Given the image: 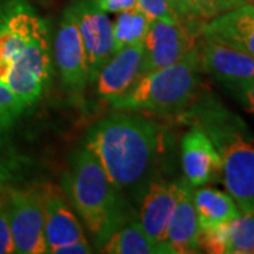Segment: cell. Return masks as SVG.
Segmentation results:
<instances>
[{"instance_id": "1", "label": "cell", "mask_w": 254, "mask_h": 254, "mask_svg": "<svg viewBox=\"0 0 254 254\" xmlns=\"http://www.w3.org/2000/svg\"><path fill=\"white\" fill-rule=\"evenodd\" d=\"M161 127L136 112L113 110L95 122L82 144L98 158L112 184L125 196L138 198L161 151Z\"/></svg>"}, {"instance_id": "2", "label": "cell", "mask_w": 254, "mask_h": 254, "mask_svg": "<svg viewBox=\"0 0 254 254\" xmlns=\"http://www.w3.org/2000/svg\"><path fill=\"white\" fill-rule=\"evenodd\" d=\"M188 118L210 137L222 160V182L242 215L254 212V137L237 115L215 96H198Z\"/></svg>"}, {"instance_id": "3", "label": "cell", "mask_w": 254, "mask_h": 254, "mask_svg": "<svg viewBox=\"0 0 254 254\" xmlns=\"http://www.w3.org/2000/svg\"><path fill=\"white\" fill-rule=\"evenodd\" d=\"M61 188L93 237L98 250L134 209L83 144L75 147L68 155Z\"/></svg>"}, {"instance_id": "4", "label": "cell", "mask_w": 254, "mask_h": 254, "mask_svg": "<svg viewBox=\"0 0 254 254\" xmlns=\"http://www.w3.org/2000/svg\"><path fill=\"white\" fill-rule=\"evenodd\" d=\"M200 73L195 46L181 61L141 75L110 106L113 110L136 113H184L200 95Z\"/></svg>"}, {"instance_id": "5", "label": "cell", "mask_w": 254, "mask_h": 254, "mask_svg": "<svg viewBox=\"0 0 254 254\" xmlns=\"http://www.w3.org/2000/svg\"><path fill=\"white\" fill-rule=\"evenodd\" d=\"M53 72L50 30L43 18L27 37L21 51L10 66L6 83L26 109L43 98Z\"/></svg>"}, {"instance_id": "6", "label": "cell", "mask_w": 254, "mask_h": 254, "mask_svg": "<svg viewBox=\"0 0 254 254\" xmlns=\"http://www.w3.org/2000/svg\"><path fill=\"white\" fill-rule=\"evenodd\" d=\"M199 31L182 18H155L143 43L141 75L181 61L196 46Z\"/></svg>"}, {"instance_id": "7", "label": "cell", "mask_w": 254, "mask_h": 254, "mask_svg": "<svg viewBox=\"0 0 254 254\" xmlns=\"http://www.w3.org/2000/svg\"><path fill=\"white\" fill-rule=\"evenodd\" d=\"M4 202L16 253H47L41 190L11 188L6 192Z\"/></svg>"}, {"instance_id": "8", "label": "cell", "mask_w": 254, "mask_h": 254, "mask_svg": "<svg viewBox=\"0 0 254 254\" xmlns=\"http://www.w3.org/2000/svg\"><path fill=\"white\" fill-rule=\"evenodd\" d=\"M53 57L64 89L72 99H83V95L89 86V72L85 48L71 4L65 7L60 20Z\"/></svg>"}, {"instance_id": "9", "label": "cell", "mask_w": 254, "mask_h": 254, "mask_svg": "<svg viewBox=\"0 0 254 254\" xmlns=\"http://www.w3.org/2000/svg\"><path fill=\"white\" fill-rule=\"evenodd\" d=\"M76 26L81 34L86 64L89 72V85L95 81L102 66L115 54L113 26L108 13L95 4L93 0H71Z\"/></svg>"}, {"instance_id": "10", "label": "cell", "mask_w": 254, "mask_h": 254, "mask_svg": "<svg viewBox=\"0 0 254 254\" xmlns=\"http://www.w3.org/2000/svg\"><path fill=\"white\" fill-rule=\"evenodd\" d=\"M196 54L200 71L227 91L254 78V57L245 51L199 36Z\"/></svg>"}, {"instance_id": "11", "label": "cell", "mask_w": 254, "mask_h": 254, "mask_svg": "<svg viewBox=\"0 0 254 254\" xmlns=\"http://www.w3.org/2000/svg\"><path fill=\"white\" fill-rule=\"evenodd\" d=\"M44 209V239L47 253L54 254L57 249L85 240L81 222L76 212L65 196L63 188L46 184L41 188Z\"/></svg>"}, {"instance_id": "12", "label": "cell", "mask_w": 254, "mask_h": 254, "mask_svg": "<svg viewBox=\"0 0 254 254\" xmlns=\"http://www.w3.org/2000/svg\"><path fill=\"white\" fill-rule=\"evenodd\" d=\"M138 220L163 254H170L167 247V227L177 200V182L151 178L138 195Z\"/></svg>"}, {"instance_id": "13", "label": "cell", "mask_w": 254, "mask_h": 254, "mask_svg": "<svg viewBox=\"0 0 254 254\" xmlns=\"http://www.w3.org/2000/svg\"><path fill=\"white\" fill-rule=\"evenodd\" d=\"M181 165L184 180L192 188L203 187L222 178L220 155L210 137L198 125H193L182 137Z\"/></svg>"}, {"instance_id": "14", "label": "cell", "mask_w": 254, "mask_h": 254, "mask_svg": "<svg viewBox=\"0 0 254 254\" xmlns=\"http://www.w3.org/2000/svg\"><path fill=\"white\" fill-rule=\"evenodd\" d=\"M143 54V44H136L122 48L110 57L92 83L100 99L110 105L134 85L141 76Z\"/></svg>"}, {"instance_id": "15", "label": "cell", "mask_w": 254, "mask_h": 254, "mask_svg": "<svg viewBox=\"0 0 254 254\" xmlns=\"http://www.w3.org/2000/svg\"><path fill=\"white\" fill-rule=\"evenodd\" d=\"M170 254L199 253V223L193 205V188L184 178L177 182V200L167 227Z\"/></svg>"}, {"instance_id": "16", "label": "cell", "mask_w": 254, "mask_h": 254, "mask_svg": "<svg viewBox=\"0 0 254 254\" xmlns=\"http://www.w3.org/2000/svg\"><path fill=\"white\" fill-rule=\"evenodd\" d=\"M199 36L254 57V3H247L203 23Z\"/></svg>"}, {"instance_id": "17", "label": "cell", "mask_w": 254, "mask_h": 254, "mask_svg": "<svg viewBox=\"0 0 254 254\" xmlns=\"http://www.w3.org/2000/svg\"><path fill=\"white\" fill-rule=\"evenodd\" d=\"M98 252L108 254H163L145 235L134 209L119 223Z\"/></svg>"}, {"instance_id": "18", "label": "cell", "mask_w": 254, "mask_h": 254, "mask_svg": "<svg viewBox=\"0 0 254 254\" xmlns=\"http://www.w3.org/2000/svg\"><path fill=\"white\" fill-rule=\"evenodd\" d=\"M193 205L199 229L229 223L240 215L236 202L229 193L205 185L193 188Z\"/></svg>"}, {"instance_id": "19", "label": "cell", "mask_w": 254, "mask_h": 254, "mask_svg": "<svg viewBox=\"0 0 254 254\" xmlns=\"http://www.w3.org/2000/svg\"><path fill=\"white\" fill-rule=\"evenodd\" d=\"M112 26H113V43L116 53L126 47L143 44L150 26V20L137 7H134L116 14L115 21H112Z\"/></svg>"}, {"instance_id": "20", "label": "cell", "mask_w": 254, "mask_h": 254, "mask_svg": "<svg viewBox=\"0 0 254 254\" xmlns=\"http://www.w3.org/2000/svg\"><path fill=\"white\" fill-rule=\"evenodd\" d=\"M252 0H188L187 21L199 31L200 26L223 13L236 9Z\"/></svg>"}, {"instance_id": "21", "label": "cell", "mask_w": 254, "mask_h": 254, "mask_svg": "<svg viewBox=\"0 0 254 254\" xmlns=\"http://www.w3.org/2000/svg\"><path fill=\"white\" fill-rule=\"evenodd\" d=\"M225 254H254V212L240 213L229 223Z\"/></svg>"}, {"instance_id": "22", "label": "cell", "mask_w": 254, "mask_h": 254, "mask_svg": "<svg viewBox=\"0 0 254 254\" xmlns=\"http://www.w3.org/2000/svg\"><path fill=\"white\" fill-rule=\"evenodd\" d=\"M24 110L26 106L10 89L9 85L0 81V134L11 128Z\"/></svg>"}, {"instance_id": "23", "label": "cell", "mask_w": 254, "mask_h": 254, "mask_svg": "<svg viewBox=\"0 0 254 254\" xmlns=\"http://www.w3.org/2000/svg\"><path fill=\"white\" fill-rule=\"evenodd\" d=\"M136 7L150 21L155 18H181L173 0H136Z\"/></svg>"}, {"instance_id": "24", "label": "cell", "mask_w": 254, "mask_h": 254, "mask_svg": "<svg viewBox=\"0 0 254 254\" xmlns=\"http://www.w3.org/2000/svg\"><path fill=\"white\" fill-rule=\"evenodd\" d=\"M10 253H16V247L13 243V236L10 230L6 202L0 196V254Z\"/></svg>"}, {"instance_id": "25", "label": "cell", "mask_w": 254, "mask_h": 254, "mask_svg": "<svg viewBox=\"0 0 254 254\" xmlns=\"http://www.w3.org/2000/svg\"><path fill=\"white\" fill-rule=\"evenodd\" d=\"M229 92L240 102V105L250 115L254 116V78L232 88Z\"/></svg>"}, {"instance_id": "26", "label": "cell", "mask_w": 254, "mask_h": 254, "mask_svg": "<svg viewBox=\"0 0 254 254\" xmlns=\"http://www.w3.org/2000/svg\"><path fill=\"white\" fill-rule=\"evenodd\" d=\"M95 4L102 11L108 14H119L122 11H127L136 7V0H93Z\"/></svg>"}, {"instance_id": "27", "label": "cell", "mask_w": 254, "mask_h": 254, "mask_svg": "<svg viewBox=\"0 0 254 254\" xmlns=\"http://www.w3.org/2000/svg\"><path fill=\"white\" fill-rule=\"evenodd\" d=\"M93 253V247L89 245L88 239L85 240H79L71 245L63 246L60 249H57L54 254H91Z\"/></svg>"}, {"instance_id": "28", "label": "cell", "mask_w": 254, "mask_h": 254, "mask_svg": "<svg viewBox=\"0 0 254 254\" xmlns=\"http://www.w3.org/2000/svg\"><path fill=\"white\" fill-rule=\"evenodd\" d=\"M174 6H175V10L177 13L180 14V17L185 21H187V11H188V0H173Z\"/></svg>"}, {"instance_id": "29", "label": "cell", "mask_w": 254, "mask_h": 254, "mask_svg": "<svg viewBox=\"0 0 254 254\" xmlns=\"http://www.w3.org/2000/svg\"><path fill=\"white\" fill-rule=\"evenodd\" d=\"M252 1H253V3H254V0H252Z\"/></svg>"}]
</instances>
